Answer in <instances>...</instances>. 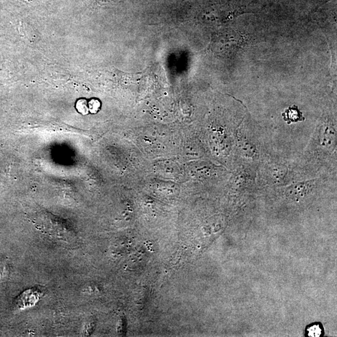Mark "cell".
I'll use <instances>...</instances> for the list:
<instances>
[{
    "label": "cell",
    "instance_id": "obj_1",
    "mask_svg": "<svg viewBox=\"0 0 337 337\" xmlns=\"http://www.w3.org/2000/svg\"><path fill=\"white\" fill-rule=\"evenodd\" d=\"M260 158L257 174L262 185H285L294 181L290 165L283 159L268 154L262 155Z\"/></svg>",
    "mask_w": 337,
    "mask_h": 337
},
{
    "label": "cell",
    "instance_id": "obj_2",
    "mask_svg": "<svg viewBox=\"0 0 337 337\" xmlns=\"http://www.w3.org/2000/svg\"><path fill=\"white\" fill-rule=\"evenodd\" d=\"M315 148L318 156L324 157L325 154H334L337 147V133L333 126L326 124L319 129L315 135Z\"/></svg>",
    "mask_w": 337,
    "mask_h": 337
},
{
    "label": "cell",
    "instance_id": "obj_3",
    "mask_svg": "<svg viewBox=\"0 0 337 337\" xmlns=\"http://www.w3.org/2000/svg\"><path fill=\"white\" fill-rule=\"evenodd\" d=\"M319 184V182L317 180L292 184L286 188L284 194L286 198L290 200L299 202L310 196Z\"/></svg>",
    "mask_w": 337,
    "mask_h": 337
},
{
    "label": "cell",
    "instance_id": "obj_4",
    "mask_svg": "<svg viewBox=\"0 0 337 337\" xmlns=\"http://www.w3.org/2000/svg\"><path fill=\"white\" fill-rule=\"evenodd\" d=\"M282 116H283L284 121L287 122L288 124L303 121L305 120L303 113L301 112L297 106L289 107L286 109L285 112L282 114Z\"/></svg>",
    "mask_w": 337,
    "mask_h": 337
},
{
    "label": "cell",
    "instance_id": "obj_5",
    "mask_svg": "<svg viewBox=\"0 0 337 337\" xmlns=\"http://www.w3.org/2000/svg\"><path fill=\"white\" fill-rule=\"evenodd\" d=\"M308 336L312 337H320L321 334V330L320 329V326L318 325H315L310 327L309 329H308Z\"/></svg>",
    "mask_w": 337,
    "mask_h": 337
},
{
    "label": "cell",
    "instance_id": "obj_6",
    "mask_svg": "<svg viewBox=\"0 0 337 337\" xmlns=\"http://www.w3.org/2000/svg\"><path fill=\"white\" fill-rule=\"evenodd\" d=\"M77 108L80 112L86 115L88 112V108L87 106V102L85 100H80L77 103Z\"/></svg>",
    "mask_w": 337,
    "mask_h": 337
},
{
    "label": "cell",
    "instance_id": "obj_7",
    "mask_svg": "<svg viewBox=\"0 0 337 337\" xmlns=\"http://www.w3.org/2000/svg\"><path fill=\"white\" fill-rule=\"evenodd\" d=\"M89 110L92 113H96L98 111L100 107V102L98 100H91L89 102Z\"/></svg>",
    "mask_w": 337,
    "mask_h": 337
}]
</instances>
